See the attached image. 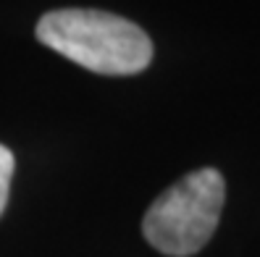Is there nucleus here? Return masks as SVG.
I'll return each mask as SVG.
<instances>
[{
  "label": "nucleus",
  "instance_id": "obj_3",
  "mask_svg": "<svg viewBox=\"0 0 260 257\" xmlns=\"http://www.w3.org/2000/svg\"><path fill=\"white\" fill-rule=\"evenodd\" d=\"M13 153L8 147L0 144V215H3V210L8 205V187H11V176H13Z\"/></svg>",
  "mask_w": 260,
  "mask_h": 257
},
{
  "label": "nucleus",
  "instance_id": "obj_1",
  "mask_svg": "<svg viewBox=\"0 0 260 257\" xmlns=\"http://www.w3.org/2000/svg\"><path fill=\"white\" fill-rule=\"evenodd\" d=\"M37 40L82 68L105 77L140 74L152 60V42L142 26L92 8L45 13L37 24Z\"/></svg>",
  "mask_w": 260,
  "mask_h": 257
},
{
  "label": "nucleus",
  "instance_id": "obj_2",
  "mask_svg": "<svg viewBox=\"0 0 260 257\" xmlns=\"http://www.w3.org/2000/svg\"><path fill=\"white\" fill-rule=\"evenodd\" d=\"M226 197L223 176L216 168L187 173L150 205L142 234L168 257H189L200 252L221 221Z\"/></svg>",
  "mask_w": 260,
  "mask_h": 257
}]
</instances>
